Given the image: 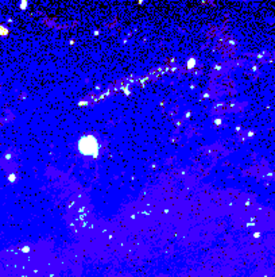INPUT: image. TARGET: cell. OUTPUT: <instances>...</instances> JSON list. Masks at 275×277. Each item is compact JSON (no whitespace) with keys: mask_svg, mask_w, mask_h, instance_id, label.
<instances>
[]
</instances>
